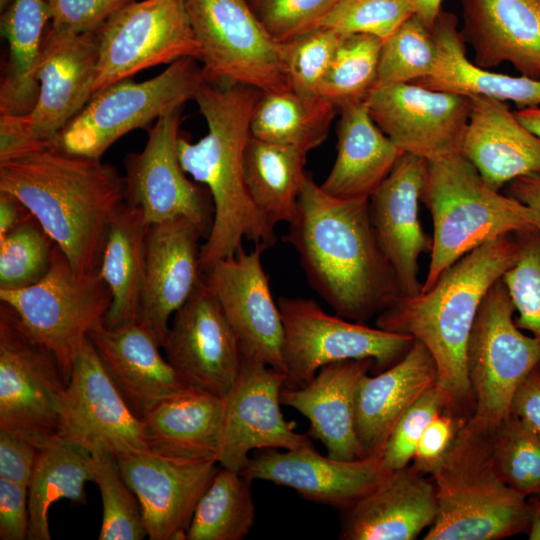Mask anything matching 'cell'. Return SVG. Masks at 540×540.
Wrapping results in <instances>:
<instances>
[{"label":"cell","instance_id":"obj_32","mask_svg":"<svg viewBox=\"0 0 540 540\" xmlns=\"http://www.w3.org/2000/svg\"><path fill=\"white\" fill-rule=\"evenodd\" d=\"M339 111L337 156L320 186L338 198H369L405 152L375 124L364 102Z\"/></svg>","mask_w":540,"mask_h":540},{"label":"cell","instance_id":"obj_43","mask_svg":"<svg viewBox=\"0 0 540 540\" xmlns=\"http://www.w3.org/2000/svg\"><path fill=\"white\" fill-rule=\"evenodd\" d=\"M491 457L500 478L525 497L540 493V439L510 413L496 429Z\"/></svg>","mask_w":540,"mask_h":540},{"label":"cell","instance_id":"obj_52","mask_svg":"<svg viewBox=\"0 0 540 540\" xmlns=\"http://www.w3.org/2000/svg\"><path fill=\"white\" fill-rule=\"evenodd\" d=\"M28 534V486L0 479V539L25 540Z\"/></svg>","mask_w":540,"mask_h":540},{"label":"cell","instance_id":"obj_24","mask_svg":"<svg viewBox=\"0 0 540 540\" xmlns=\"http://www.w3.org/2000/svg\"><path fill=\"white\" fill-rule=\"evenodd\" d=\"M428 165L423 157L403 153L369 197L375 234L396 274L402 296L421 292L419 257L432 250V237L424 232L419 219Z\"/></svg>","mask_w":540,"mask_h":540},{"label":"cell","instance_id":"obj_15","mask_svg":"<svg viewBox=\"0 0 540 540\" xmlns=\"http://www.w3.org/2000/svg\"><path fill=\"white\" fill-rule=\"evenodd\" d=\"M364 103L375 124L403 152L429 162L462 153L468 97L396 83L376 85Z\"/></svg>","mask_w":540,"mask_h":540},{"label":"cell","instance_id":"obj_9","mask_svg":"<svg viewBox=\"0 0 540 540\" xmlns=\"http://www.w3.org/2000/svg\"><path fill=\"white\" fill-rule=\"evenodd\" d=\"M199 63L181 58L149 80L135 82L128 78L104 88L64 127L52 146L101 158L122 136L147 128L163 114L193 99L205 78Z\"/></svg>","mask_w":540,"mask_h":540},{"label":"cell","instance_id":"obj_19","mask_svg":"<svg viewBox=\"0 0 540 540\" xmlns=\"http://www.w3.org/2000/svg\"><path fill=\"white\" fill-rule=\"evenodd\" d=\"M265 249L256 246L220 259L204 280L232 327L242 354L285 373L284 326L262 263Z\"/></svg>","mask_w":540,"mask_h":540},{"label":"cell","instance_id":"obj_62","mask_svg":"<svg viewBox=\"0 0 540 540\" xmlns=\"http://www.w3.org/2000/svg\"><path fill=\"white\" fill-rule=\"evenodd\" d=\"M538 368H539V370H540V364L538 365Z\"/></svg>","mask_w":540,"mask_h":540},{"label":"cell","instance_id":"obj_21","mask_svg":"<svg viewBox=\"0 0 540 540\" xmlns=\"http://www.w3.org/2000/svg\"><path fill=\"white\" fill-rule=\"evenodd\" d=\"M120 472L137 496L150 540H187L196 506L220 465L152 451L116 457Z\"/></svg>","mask_w":540,"mask_h":540},{"label":"cell","instance_id":"obj_1","mask_svg":"<svg viewBox=\"0 0 540 540\" xmlns=\"http://www.w3.org/2000/svg\"><path fill=\"white\" fill-rule=\"evenodd\" d=\"M283 241L297 251L310 287L342 318L366 323L402 296L369 198L332 196L307 176Z\"/></svg>","mask_w":540,"mask_h":540},{"label":"cell","instance_id":"obj_50","mask_svg":"<svg viewBox=\"0 0 540 540\" xmlns=\"http://www.w3.org/2000/svg\"><path fill=\"white\" fill-rule=\"evenodd\" d=\"M137 0H46L51 25L75 33L99 30L124 6Z\"/></svg>","mask_w":540,"mask_h":540},{"label":"cell","instance_id":"obj_23","mask_svg":"<svg viewBox=\"0 0 540 540\" xmlns=\"http://www.w3.org/2000/svg\"><path fill=\"white\" fill-rule=\"evenodd\" d=\"M205 234L191 220L176 217L149 225L146 267L137 322L163 346L172 315L204 280L200 239Z\"/></svg>","mask_w":540,"mask_h":540},{"label":"cell","instance_id":"obj_8","mask_svg":"<svg viewBox=\"0 0 540 540\" xmlns=\"http://www.w3.org/2000/svg\"><path fill=\"white\" fill-rule=\"evenodd\" d=\"M515 312L506 286L497 280L481 301L467 342L470 418L493 433L511 413L519 384L540 364V339L521 331Z\"/></svg>","mask_w":540,"mask_h":540},{"label":"cell","instance_id":"obj_17","mask_svg":"<svg viewBox=\"0 0 540 540\" xmlns=\"http://www.w3.org/2000/svg\"><path fill=\"white\" fill-rule=\"evenodd\" d=\"M286 375L266 363L243 355L239 374L225 399V414L217 462L241 472L250 452L292 450L311 443L287 421L280 405Z\"/></svg>","mask_w":540,"mask_h":540},{"label":"cell","instance_id":"obj_22","mask_svg":"<svg viewBox=\"0 0 540 540\" xmlns=\"http://www.w3.org/2000/svg\"><path fill=\"white\" fill-rule=\"evenodd\" d=\"M99 60L97 31L75 33L49 24L36 67L39 95L25 119L33 136L52 146L92 97Z\"/></svg>","mask_w":540,"mask_h":540},{"label":"cell","instance_id":"obj_54","mask_svg":"<svg viewBox=\"0 0 540 540\" xmlns=\"http://www.w3.org/2000/svg\"><path fill=\"white\" fill-rule=\"evenodd\" d=\"M48 145L37 140L25 115L0 113V163L40 151Z\"/></svg>","mask_w":540,"mask_h":540},{"label":"cell","instance_id":"obj_4","mask_svg":"<svg viewBox=\"0 0 540 540\" xmlns=\"http://www.w3.org/2000/svg\"><path fill=\"white\" fill-rule=\"evenodd\" d=\"M517 256L514 234L495 238L445 269L430 289L400 296L376 317V327L411 336L428 349L437 367V386L454 412L472 397L466 348L481 301Z\"/></svg>","mask_w":540,"mask_h":540},{"label":"cell","instance_id":"obj_18","mask_svg":"<svg viewBox=\"0 0 540 540\" xmlns=\"http://www.w3.org/2000/svg\"><path fill=\"white\" fill-rule=\"evenodd\" d=\"M186 387L225 398L240 371L238 339L205 280L173 315L162 346Z\"/></svg>","mask_w":540,"mask_h":540},{"label":"cell","instance_id":"obj_51","mask_svg":"<svg viewBox=\"0 0 540 540\" xmlns=\"http://www.w3.org/2000/svg\"><path fill=\"white\" fill-rule=\"evenodd\" d=\"M463 419L445 409L425 428L414 453L412 465L423 474H431L450 447Z\"/></svg>","mask_w":540,"mask_h":540},{"label":"cell","instance_id":"obj_30","mask_svg":"<svg viewBox=\"0 0 540 540\" xmlns=\"http://www.w3.org/2000/svg\"><path fill=\"white\" fill-rule=\"evenodd\" d=\"M437 380L436 363L418 340L395 364L362 378L355 424L362 457L383 453L396 423L419 397L437 385Z\"/></svg>","mask_w":540,"mask_h":540},{"label":"cell","instance_id":"obj_61","mask_svg":"<svg viewBox=\"0 0 540 540\" xmlns=\"http://www.w3.org/2000/svg\"><path fill=\"white\" fill-rule=\"evenodd\" d=\"M15 0H0V10L1 12L9 8Z\"/></svg>","mask_w":540,"mask_h":540},{"label":"cell","instance_id":"obj_39","mask_svg":"<svg viewBox=\"0 0 540 540\" xmlns=\"http://www.w3.org/2000/svg\"><path fill=\"white\" fill-rule=\"evenodd\" d=\"M253 480L221 467L200 498L187 540H241L255 522Z\"/></svg>","mask_w":540,"mask_h":540},{"label":"cell","instance_id":"obj_55","mask_svg":"<svg viewBox=\"0 0 540 540\" xmlns=\"http://www.w3.org/2000/svg\"><path fill=\"white\" fill-rule=\"evenodd\" d=\"M511 413L540 439V370L533 369L519 384L512 403Z\"/></svg>","mask_w":540,"mask_h":540},{"label":"cell","instance_id":"obj_11","mask_svg":"<svg viewBox=\"0 0 540 540\" xmlns=\"http://www.w3.org/2000/svg\"><path fill=\"white\" fill-rule=\"evenodd\" d=\"M209 78L253 87L260 92L290 89L275 41L248 0H183Z\"/></svg>","mask_w":540,"mask_h":540},{"label":"cell","instance_id":"obj_10","mask_svg":"<svg viewBox=\"0 0 540 540\" xmlns=\"http://www.w3.org/2000/svg\"><path fill=\"white\" fill-rule=\"evenodd\" d=\"M277 303L284 326V388L303 386L321 367L343 360L372 359L378 373L414 342L408 335L331 315L313 299L280 297Z\"/></svg>","mask_w":540,"mask_h":540},{"label":"cell","instance_id":"obj_42","mask_svg":"<svg viewBox=\"0 0 540 540\" xmlns=\"http://www.w3.org/2000/svg\"><path fill=\"white\" fill-rule=\"evenodd\" d=\"M94 481L102 500L100 540H142L147 536L140 502L124 480L116 457L92 455Z\"/></svg>","mask_w":540,"mask_h":540},{"label":"cell","instance_id":"obj_27","mask_svg":"<svg viewBox=\"0 0 540 540\" xmlns=\"http://www.w3.org/2000/svg\"><path fill=\"white\" fill-rule=\"evenodd\" d=\"M460 1L459 30L474 50V64L490 69L507 62L540 79V0Z\"/></svg>","mask_w":540,"mask_h":540},{"label":"cell","instance_id":"obj_60","mask_svg":"<svg viewBox=\"0 0 540 540\" xmlns=\"http://www.w3.org/2000/svg\"><path fill=\"white\" fill-rule=\"evenodd\" d=\"M530 505L531 516L530 524L528 527V539L540 540V497L532 495L528 497Z\"/></svg>","mask_w":540,"mask_h":540},{"label":"cell","instance_id":"obj_56","mask_svg":"<svg viewBox=\"0 0 540 540\" xmlns=\"http://www.w3.org/2000/svg\"><path fill=\"white\" fill-rule=\"evenodd\" d=\"M507 195L528 206L537 218L540 232V173L521 176L507 185Z\"/></svg>","mask_w":540,"mask_h":540},{"label":"cell","instance_id":"obj_37","mask_svg":"<svg viewBox=\"0 0 540 540\" xmlns=\"http://www.w3.org/2000/svg\"><path fill=\"white\" fill-rule=\"evenodd\" d=\"M306 155L288 146L251 136L244 156L245 184L249 196L272 225L291 223L307 178Z\"/></svg>","mask_w":540,"mask_h":540},{"label":"cell","instance_id":"obj_3","mask_svg":"<svg viewBox=\"0 0 540 540\" xmlns=\"http://www.w3.org/2000/svg\"><path fill=\"white\" fill-rule=\"evenodd\" d=\"M260 94L253 87L205 75L193 100L208 132L195 143L181 136L178 140L183 170L204 184L212 199L213 222L201 247L203 272L240 252L244 239L264 249L276 243L275 227L252 202L244 176L251 117Z\"/></svg>","mask_w":540,"mask_h":540},{"label":"cell","instance_id":"obj_29","mask_svg":"<svg viewBox=\"0 0 540 540\" xmlns=\"http://www.w3.org/2000/svg\"><path fill=\"white\" fill-rule=\"evenodd\" d=\"M468 98L470 113L462 154L486 184L499 191L518 177L540 173V137L517 119L505 101Z\"/></svg>","mask_w":540,"mask_h":540},{"label":"cell","instance_id":"obj_2","mask_svg":"<svg viewBox=\"0 0 540 540\" xmlns=\"http://www.w3.org/2000/svg\"><path fill=\"white\" fill-rule=\"evenodd\" d=\"M0 191L17 197L79 275L99 269L125 180L101 158L49 146L0 163Z\"/></svg>","mask_w":540,"mask_h":540},{"label":"cell","instance_id":"obj_16","mask_svg":"<svg viewBox=\"0 0 540 540\" xmlns=\"http://www.w3.org/2000/svg\"><path fill=\"white\" fill-rule=\"evenodd\" d=\"M182 109L158 118L144 148L126 155L125 202L140 209L148 225L185 217L207 238L213 207L202 189L186 177L178 154Z\"/></svg>","mask_w":540,"mask_h":540},{"label":"cell","instance_id":"obj_20","mask_svg":"<svg viewBox=\"0 0 540 540\" xmlns=\"http://www.w3.org/2000/svg\"><path fill=\"white\" fill-rule=\"evenodd\" d=\"M382 454L355 460L321 455L312 443L297 449L257 450L240 472L295 490L302 498L345 510L365 497L391 474Z\"/></svg>","mask_w":540,"mask_h":540},{"label":"cell","instance_id":"obj_38","mask_svg":"<svg viewBox=\"0 0 540 540\" xmlns=\"http://www.w3.org/2000/svg\"><path fill=\"white\" fill-rule=\"evenodd\" d=\"M337 110L320 95L291 89L261 92L251 117V136L307 155L326 140Z\"/></svg>","mask_w":540,"mask_h":540},{"label":"cell","instance_id":"obj_45","mask_svg":"<svg viewBox=\"0 0 540 540\" xmlns=\"http://www.w3.org/2000/svg\"><path fill=\"white\" fill-rule=\"evenodd\" d=\"M344 35L320 26L281 43L291 90L307 96L319 95L320 86Z\"/></svg>","mask_w":540,"mask_h":540},{"label":"cell","instance_id":"obj_63","mask_svg":"<svg viewBox=\"0 0 540 540\" xmlns=\"http://www.w3.org/2000/svg\"><path fill=\"white\" fill-rule=\"evenodd\" d=\"M537 496H539V497H540V493H539V494H538Z\"/></svg>","mask_w":540,"mask_h":540},{"label":"cell","instance_id":"obj_31","mask_svg":"<svg viewBox=\"0 0 540 540\" xmlns=\"http://www.w3.org/2000/svg\"><path fill=\"white\" fill-rule=\"evenodd\" d=\"M224 414V398L186 387L155 403L141 419L152 452L217 461Z\"/></svg>","mask_w":540,"mask_h":540},{"label":"cell","instance_id":"obj_53","mask_svg":"<svg viewBox=\"0 0 540 540\" xmlns=\"http://www.w3.org/2000/svg\"><path fill=\"white\" fill-rule=\"evenodd\" d=\"M36 456L33 443L0 429V479L28 486Z\"/></svg>","mask_w":540,"mask_h":540},{"label":"cell","instance_id":"obj_33","mask_svg":"<svg viewBox=\"0 0 540 540\" xmlns=\"http://www.w3.org/2000/svg\"><path fill=\"white\" fill-rule=\"evenodd\" d=\"M457 25L456 15L441 10L432 29L438 49L436 66L431 75L412 83L465 97L511 101L518 109L540 107V79L511 76L477 66L466 56L465 42Z\"/></svg>","mask_w":540,"mask_h":540},{"label":"cell","instance_id":"obj_7","mask_svg":"<svg viewBox=\"0 0 540 540\" xmlns=\"http://www.w3.org/2000/svg\"><path fill=\"white\" fill-rule=\"evenodd\" d=\"M0 300L31 338L53 352L68 383L90 332L104 324L112 294L99 269L77 274L55 245L47 274L24 288L0 289Z\"/></svg>","mask_w":540,"mask_h":540},{"label":"cell","instance_id":"obj_13","mask_svg":"<svg viewBox=\"0 0 540 540\" xmlns=\"http://www.w3.org/2000/svg\"><path fill=\"white\" fill-rule=\"evenodd\" d=\"M97 33L92 96L153 66L201 59L183 0H137L114 13Z\"/></svg>","mask_w":540,"mask_h":540},{"label":"cell","instance_id":"obj_6","mask_svg":"<svg viewBox=\"0 0 540 540\" xmlns=\"http://www.w3.org/2000/svg\"><path fill=\"white\" fill-rule=\"evenodd\" d=\"M420 202L433 221L430 262L421 292L477 247L503 235L537 230L534 212L489 187L462 153L429 162Z\"/></svg>","mask_w":540,"mask_h":540},{"label":"cell","instance_id":"obj_44","mask_svg":"<svg viewBox=\"0 0 540 540\" xmlns=\"http://www.w3.org/2000/svg\"><path fill=\"white\" fill-rule=\"evenodd\" d=\"M55 242L28 216L0 240V289H19L41 280L49 271Z\"/></svg>","mask_w":540,"mask_h":540},{"label":"cell","instance_id":"obj_12","mask_svg":"<svg viewBox=\"0 0 540 540\" xmlns=\"http://www.w3.org/2000/svg\"><path fill=\"white\" fill-rule=\"evenodd\" d=\"M67 382L56 356L31 338L16 314L0 305V429L36 447L57 435Z\"/></svg>","mask_w":540,"mask_h":540},{"label":"cell","instance_id":"obj_46","mask_svg":"<svg viewBox=\"0 0 540 540\" xmlns=\"http://www.w3.org/2000/svg\"><path fill=\"white\" fill-rule=\"evenodd\" d=\"M513 234L518 256L501 279L518 313L516 325L540 339V232L527 230Z\"/></svg>","mask_w":540,"mask_h":540},{"label":"cell","instance_id":"obj_28","mask_svg":"<svg viewBox=\"0 0 540 540\" xmlns=\"http://www.w3.org/2000/svg\"><path fill=\"white\" fill-rule=\"evenodd\" d=\"M88 338L114 385L140 419L155 403L186 388L161 353L158 339L139 322L117 328L103 324Z\"/></svg>","mask_w":540,"mask_h":540},{"label":"cell","instance_id":"obj_41","mask_svg":"<svg viewBox=\"0 0 540 540\" xmlns=\"http://www.w3.org/2000/svg\"><path fill=\"white\" fill-rule=\"evenodd\" d=\"M438 49L432 32L413 14L383 41L376 85L412 83L432 74Z\"/></svg>","mask_w":540,"mask_h":540},{"label":"cell","instance_id":"obj_5","mask_svg":"<svg viewBox=\"0 0 540 540\" xmlns=\"http://www.w3.org/2000/svg\"><path fill=\"white\" fill-rule=\"evenodd\" d=\"M494 433L470 417L461 421L430 474L438 512L424 540H498L528 530V498L509 487L493 465Z\"/></svg>","mask_w":540,"mask_h":540},{"label":"cell","instance_id":"obj_34","mask_svg":"<svg viewBox=\"0 0 540 540\" xmlns=\"http://www.w3.org/2000/svg\"><path fill=\"white\" fill-rule=\"evenodd\" d=\"M148 229L141 210L126 202L111 221L99 266V273L112 294L104 319L107 328L137 322Z\"/></svg>","mask_w":540,"mask_h":540},{"label":"cell","instance_id":"obj_48","mask_svg":"<svg viewBox=\"0 0 540 540\" xmlns=\"http://www.w3.org/2000/svg\"><path fill=\"white\" fill-rule=\"evenodd\" d=\"M445 409H450L448 400L435 385L419 397L402 415L392 429L382 456L391 471L410 465L417 444L431 420Z\"/></svg>","mask_w":540,"mask_h":540},{"label":"cell","instance_id":"obj_57","mask_svg":"<svg viewBox=\"0 0 540 540\" xmlns=\"http://www.w3.org/2000/svg\"><path fill=\"white\" fill-rule=\"evenodd\" d=\"M30 215L17 197L0 191V240Z\"/></svg>","mask_w":540,"mask_h":540},{"label":"cell","instance_id":"obj_14","mask_svg":"<svg viewBox=\"0 0 540 540\" xmlns=\"http://www.w3.org/2000/svg\"><path fill=\"white\" fill-rule=\"evenodd\" d=\"M57 436L91 453L115 457L151 451L142 419L127 405L88 338L62 396Z\"/></svg>","mask_w":540,"mask_h":540},{"label":"cell","instance_id":"obj_26","mask_svg":"<svg viewBox=\"0 0 540 540\" xmlns=\"http://www.w3.org/2000/svg\"><path fill=\"white\" fill-rule=\"evenodd\" d=\"M438 502L431 477L413 465L393 471L375 490L342 510L341 540H413L435 521Z\"/></svg>","mask_w":540,"mask_h":540},{"label":"cell","instance_id":"obj_47","mask_svg":"<svg viewBox=\"0 0 540 540\" xmlns=\"http://www.w3.org/2000/svg\"><path fill=\"white\" fill-rule=\"evenodd\" d=\"M409 0H339L320 26L341 34H367L386 40L410 18Z\"/></svg>","mask_w":540,"mask_h":540},{"label":"cell","instance_id":"obj_59","mask_svg":"<svg viewBox=\"0 0 540 540\" xmlns=\"http://www.w3.org/2000/svg\"><path fill=\"white\" fill-rule=\"evenodd\" d=\"M514 113L529 131L540 137V107L518 109Z\"/></svg>","mask_w":540,"mask_h":540},{"label":"cell","instance_id":"obj_25","mask_svg":"<svg viewBox=\"0 0 540 540\" xmlns=\"http://www.w3.org/2000/svg\"><path fill=\"white\" fill-rule=\"evenodd\" d=\"M373 368L372 359L337 361L321 367L305 385L281 391L282 405L309 420L307 434L320 441L331 458H362L355 425L356 397L362 378Z\"/></svg>","mask_w":540,"mask_h":540},{"label":"cell","instance_id":"obj_49","mask_svg":"<svg viewBox=\"0 0 540 540\" xmlns=\"http://www.w3.org/2000/svg\"><path fill=\"white\" fill-rule=\"evenodd\" d=\"M270 36L286 42L319 27L339 0H248Z\"/></svg>","mask_w":540,"mask_h":540},{"label":"cell","instance_id":"obj_36","mask_svg":"<svg viewBox=\"0 0 540 540\" xmlns=\"http://www.w3.org/2000/svg\"><path fill=\"white\" fill-rule=\"evenodd\" d=\"M36 448L28 485V540H50L51 505L60 499L86 503L85 484L94 481L93 457L86 449L57 435Z\"/></svg>","mask_w":540,"mask_h":540},{"label":"cell","instance_id":"obj_58","mask_svg":"<svg viewBox=\"0 0 540 540\" xmlns=\"http://www.w3.org/2000/svg\"><path fill=\"white\" fill-rule=\"evenodd\" d=\"M415 14L423 24L432 32L436 19L441 12L442 0H409Z\"/></svg>","mask_w":540,"mask_h":540},{"label":"cell","instance_id":"obj_35","mask_svg":"<svg viewBox=\"0 0 540 540\" xmlns=\"http://www.w3.org/2000/svg\"><path fill=\"white\" fill-rule=\"evenodd\" d=\"M0 19L9 47L0 81V113L27 115L39 95L36 67L51 23L49 6L46 0H15Z\"/></svg>","mask_w":540,"mask_h":540},{"label":"cell","instance_id":"obj_40","mask_svg":"<svg viewBox=\"0 0 540 540\" xmlns=\"http://www.w3.org/2000/svg\"><path fill=\"white\" fill-rule=\"evenodd\" d=\"M383 40L367 34L344 35L320 86L319 95L338 110L364 102L377 84Z\"/></svg>","mask_w":540,"mask_h":540}]
</instances>
